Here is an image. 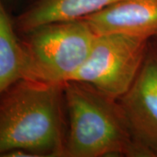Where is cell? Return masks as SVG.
Wrapping results in <instances>:
<instances>
[{"label":"cell","instance_id":"1","mask_svg":"<svg viewBox=\"0 0 157 157\" xmlns=\"http://www.w3.org/2000/svg\"><path fill=\"white\" fill-rule=\"evenodd\" d=\"M64 84L23 78L0 94V156L13 150L63 157Z\"/></svg>","mask_w":157,"mask_h":157},{"label":"cell","instance_id":"2","mask_svg":"<svg viewBox=\"0 0 157 157\" xmlns=\"http://www.w3.org/2000/svg\"><path fill=\"white\" fill-rule=\"evenodd\" d=\"M64 97L69 116L64 157H148L118 100L75 80L64 84Z\"/></svg>","mask_w":157,"mask_h":157},{"label":"cell","instance_id":"3","mask_svg":"<svg viewBox=\"0 0 157 157\" xmlns=\"http://www.w3.org/2000/svg\"><path fill=\"white\" fill-rule=\"evenodd\" d=\"M97 36L82 18L46 24L25 34V78L53 84L70 81L86 60Z\"/></svg>","mask_w":157,"mask_h":157},{"label":"cell","instance_id":"4","mask_svg":"<svg viewBox=\"0 0 157 157\" xmlns=\"http://www.w3.org/2000/svg\"><path fill=\"white\" fill-rule=\"evenodd\" d=\"M149 40L121 33L98 35L86 60L71 80L87 83L119 100L135 81Z\"/></svg>","mask_w":157,"mask_h":157},{"label":"cell","instance_id":"5","mask_svg":"<svg viewBox=\"0 0 157 157\" xmlns=\"http://www.w3.org/2000/svg\"><path fill=\"white\" fill-rule=\"evenodd\" d=\"M119 102L135 140L157 157V42L150 39L140 71Z\"/></svg>","mask_w":157,"mask_h":157},{"label":"cell","instance_id":"6","mask_svg":"<svg viewBox=\"0 0 157 157\" xmlns=\"http://www.w3.org/2000/svg\"><path fill=\"white\" fill-rule=\"evenodd\" d=\"M82 19L97 35L121 33L152 39L157 37V0H121Z\"/></svg>","mask_w":157,"mask_h":157},{"label":"cell","instance_id":"7","mask_svg":"<svg viewBox=\"0 0 157 157\" xmlns=\"http://www.w3.org/2000/svg\"><path fill=\"white\" fill-rule=\"evenodd\" d=\"M121 0H33L15 18L14 25L19 33L46 24L76 20L89 16Z\"/></svg>","mask_w":157,"mask_h":157},{"label":"cell","instance_id":"8","mask_svg":"<svg viewBox=\"0 0 157 157\" xmlns=\"http://www.w3.org/2000/svg\"><path fill=\"white\" fill-rule=\"evenodd\" d=\"M15 31L14 21L0 0V94L26 74V53Z\"/></svg>","mask_w":157,"mask_h":157},{"label":"cell","instance_id":"9","mask_svg":"<svg viewBox=\"0 0 157 157\" xmlns=\"http://www.w3.org/2000/svg\"><path fill=\"white\" fill-rule=\"evenodd\" d=\"M155 39V41H156L157 42V37H155V38H154V39Z\"/></svg>","mask_w":157,"mask_h":157}]
</instances>
